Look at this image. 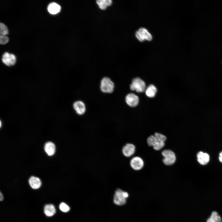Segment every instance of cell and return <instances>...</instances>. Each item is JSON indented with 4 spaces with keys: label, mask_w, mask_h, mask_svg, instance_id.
<instances>
[{
    "label": "cell",
    "mask_w": 222,
    "mask_h": 222,
    "mask_svg": "<svg viewBox=\"0 0 222 222\" xmlns=\"http://www.w3.org/2000/svg\"><path fill=\"white\" fill-rule=\"evenodd\" d=\"M129 194L126 191L118 189L115 191L113 197V202L116 205L121 206L125 204L126 202Z\"/></svg>",
    "instance_id": "cell-1"
},
{
    "label": "cell",
    "mask_w": 222,
    "mask_h": 222,
    "mask_svg": "<svg viewBox=\"0 0 222 222\" xmlns=\"http://www.w3.org/2000/svg\"><path fill=\"white\" fill-rule=\"evenodd\" d=\"M114 87V84L110 78L104 77L101 80L100 88L103 92L111 93L113 91Z\"/></svg>",
    "instance_id": "cell-2"
},
{
    "label": "cell",
    "mask_w": 222,
    "mask_h": 222,
    "mask_svg": "<svg viewBox=\"0 0 222 222\" xmlns=\"http://www.w3.org/2000/svg\"><path fill=\"white\" fill-rule=\"evenodd\" d=\"M146 88L145 82L139 77L134 78L130 86V88L131 90L135 91L138 92H143L146 90Z\"/></svg>",
    "instance_id": "cell-3"
},
{
    "label": "cell",
    "mask_w": 222,
    "mask_h": 222,
    "mask_svg": "<svg viewBox=\"0 0 222 222\" xmlns=\"http://www.w3.org/2000/svg\"><path fill=\"white\" fill-rule=\"evenodd\" d=\"M163 157L162 161L166 165H171L174 164L176 161V157L175 153L170 150H165L162 152Z\"/></svg>",
    "instance_id": "cell-4"
},
{
    "label": "cell",
    "mask_w": 222,
    "mask_h": 222,
    "mask_svg": "<svg viewBox=\"0 0 222 222\" xmlns=\"http://www.w3.org/2000/svg\"><path fill=\"white\" fill-rule=\"evenodd\" d=\"M135 36L137 39L141 42L146 40L150 41L152 39L151 34L147 29L143 27L140 28L136 32Z\"/></svg>",
    "instance_id": "cell-5"
},
{
    "label": "cell",
    "mask_w": 222,
    "mask_h": 222,
    "mask_svg": "<svg viewBox=\"0 0 222 222\" xmlns=\"http://www.w3.org/2000/svg\"><path fill=\"white\" fill-rule=\"evenodd\" d=\"M131 167L135 170H139L143 167L144 162L143 159L138 156L132 158L130 162Z\"/></svg>",
    "instance_id": "cell-6"
},
{
    "label": "cell",
    "mask_w": 222,
    "mask_h": 222,
    "mask_svg": "<svg viewBox=\"0 0 222 222\" xmlns=\"http://www.w3.org/2000/svg\"><path fill=\"white\" fill-rule=\"evenodd\" d=\"M125 101L126 104L130 106L134 107L138 104V97L133 93L128 94L125 97Z\"/></svg>",
    "instance_id": "cell-7"
},
{
    "label": "cell",
    "mask_w": 222,
    "mask_h": 222,
    "mask_svg": "<svg viewBox=\"0 0 222 222\" xmlns=\"http://www.w3.org/2000/svg\"><path fill=\"white\" fill-rule=\"evenodd\" d=\"M2 60L3 62L6 65L11 66L15 64L16 58L14 54L6 52L3 55Z\"/></svg>",
    "instance_id": "cell-8"
},
{
    "label": "cell",
    "mask_w": 222,
    "mask_h": 222,
    "mask_svg": "<svg viewBox=\"0 0 222 222\" xmlns=\"http://www.w3.org/2000/svg\"><path fill=\"white\" fill-rule=\"evenodd\" d=\"M135 151V146L131 143H127L122 149V152L125 157H129L132 156Z\"/></svg>",
    "instance_id": "cell-9"
},
{
    "label": "cell",
    "mask_w": 222,
    "mask_h": 222,
    "mask_svg": "<svg viewBox=\"0 0 222 222\" xmlns=\"http://www.w3.org/2000/svg\"><path fill=\"white\" fill-rule=\"evenodd\" d=\"M73 107L77 114L79 115L83 114L86 111V107L84 103L80 101L75 102L73 104Z\"/></svg>",
    "instance_id": "cell-10"
},
{
    "label": "cell",
    "mask_w": 222,
    "mask_h": 222,
    "mask_svg": "<svg viewBox=\"0 0 222 222\" xmlns=\"http://www.w3.org/2000/svg\"><path fill=\"white\" fill-rule=\"evenodd\" d=\"M197 158L198 162L202 165L207 164L210 160L209 155L202 151H199L197 153Z\"/></svg>",
    "instance_id": "cell-11"
},
{
    "label": "cell",
    "mask_w": 222,
    "mask_h": 222,
    "mask_svg": "<svg viewBox=\"0 0 222 222\" xmlns=\"http://www.w3.org/2000/svg\"><path fill=\"white\" fill-rule=\"evenodd\" d=\"M29 184L31 187L35 189L39 188L41 185V182L38 177L31 176L29 180Z\"/></svg>",
    "instance_id": "cell-12"
},
{
    "label": "cell",
    "mask_w": 222,
    "mask_h": 222,
    "mask_svg": "<svg viewBox=\"0 0 222 222\" xmlns=\"http://www.w3.org/2000/svg\"><path fill=\"white\" fill-rule=\"evenodd\" d=\"M55 145L53 142H49L45 143L44 146V150L48 155H53L55 153Z\"/></svg>",
    "instance_id": "cell-13"
},
{
    "label": "cell",
    "mask_w": 222,
    "mask_h": 222,
    "mask_svg": "<svg viewBox=\"0 0 222 222\" xmlns=\"http://www.w3.org/2000/svg\"><path fill=\"white\" fill-rule=\"evenodd\" d=\"M44 211L45 215L48 217L53 216L56 212L55 207L52 204L46 205L44 207Z\"/></svg>",
    "instance_id": "cell-14"
},
{
    "label": "cell",
    "mask_w": 222,
    "mask_h": 222,
    "mask_svg": "<svg viewBox=\"0 0 222 222\" xmlns=\"http://www.w3.org/2000/svg\"><path fill=\"white\" fill-rule=\"evenodd\" d=\"M61 9L60 6L55 2L50 3L48 6L47 10L49 13L54 14L59 13Z\"/></svg>",
    "instance_id": "cell-15"
},
{
    "label": "cell",
    "mask_w": 222,
    "mask_h": 222,
    "mask_svg": "<svg viewBox=\"0 0 222 222\" xmlns=\"http://www.w3.org/2000/svg\"><path fill=\"white\" fill-rule=\"evenodd\" d=\"M157 92L156 87L153 84L149 85L145 90L146 95L150 98L154 97L155 96Z\"/></svg>",
    "instance_id": "cell-16"
},
{
    "label": "cell",
    "mask_w": 222,
    "mask_h": 222,
    "mask_svg": "<svg viewBox=\"0 0 222 222\" xmlns=\"http://www.w3.org/2000/svg\"><path fill=\"white\" fill-rule=\"evenodd\" d=\"M207 222H222V219L218 212L214 211L212 212L210 216L207 219Z\"/></svg>",
    "instance_id": "cell-17"
},
{
    "label": "cell",
    "mask_w": 222,
    "mask_h": 222,
    "mask_svg": "<svg viewBox=\"0 0 222 222\" xmlns=\"http://www.w3.org/2000/svg\"><path fill=\"white\" fill-rule=\"evenodd\" d=\"M97 3L101 9L104 10L111 5L112 2L111 0H98L97 1Z\"/></svg>",
    "instance_id": "cell-18"
},
{
    "label": "cell",
    "mask_w": 222,
    "mask_h": 222,
    "mask_svg": "<svg viewBox=\"0 0 222 222\" xmlns=\"http://www.w3.org/2000/svg\"><path fill=\"white\" fill-rule=\"evenodd\" d=\"M157 140L154 135H151L149 136L147 139V142L148 145L150 146L153 147L155 144Z\"/></svg>",
    "instance_id": "cell-19"
},
{
    "label": "cell",
    "mask_w": 222,
    "mask_h": 222,
    "mask_svg": "<svg viewBox=\"0 0 222 222\" xmlns=\"http://www.w3.org/2000/svg\"><path fill=\"white\" fill-rule=\"evenodd\" d=\"M156 139L160 142H164L166 139V138L164 135L158 133H156L154 135Z\"/></svg>",
    "instance_id": "cell-20"
},
{
    "label": "cell",
    "mask_w": 222,
    "mask_h": 222,
    "mask_svg": "<svg viewBox=\"0 0 222 222\" xmlns=\"http://www.w3.org/2000/svg\"><path fill=\"white\" fill-rule=\"evenodd\" d=\"M0 33L1 35H5L8 33L7 27L3 23H1L0 24Z\"/></svg>",
    "instance_id": "cell-21"
},
{
    "label": "cell",
    "mask_w": 222,
    "mask_h": 222,
    "mask_svg": "<svg viewBox=\"0 0 222 222\" xmlns=\"http://www.w3.org/2000/svg\"><path fill=\"white\" fill-rule=\"evenodd\" d=\"M59 208L62 212H66L70 210L69 207L64 203H61L60 205Z\"/></svg>",
    "instance_id": "cell-22"
},
{
    "label": "cell",
    "mask_w": 222,
    "mask_h": 222,
    "mask_svg": "<svg viewBox=\"0 0 222 222\" xmlns=\"http://www.w3.org/2000/svg\"><path fill=\"white\" fill-rule=\"evenodd\" d=\"M157 140L156 143L153 147L155 150H158L162 149L165 146V144L164 142H160Z\"/></svg>",
    "instance_id": "cell-23"
},
{
    "label": "cell",
    "mask_w": 222,
    "mask_h": 222,
    "mask_svg": "<svg viewBox=\"0 0 222 222\" xmlns=\"http://www.w3.org/2000/svg\"><path fill=\"white\" fill-rule=\"evenodd\" d=\"M9 40V38L5 35H0V43L1 44H4L7 43Z\"/></svg>",
    "instance_id": "cell-24"
},
{
    "label": "cell",
    "mask_w": 222,
    "mask_h": 222,
    "mask_svg": "<svg viewBox=\"0 0 222 222\" xmlns=\"http://www.w3.org/2000/svg\"><path fill=\"white\" fill-rule=\"evenodd\" d=\"M219 159L220 161L222 163V151L219 154Z\"/></svg>",
    "instance_id": "cell-25"
},
{
    "label": "cell",
    "mask_w": 222,
    "mask_h": 222,
    "mask_svg": "<svg viewBox=\"0 0 222 222\" xmlns=\"http://www.w3.org/2000/svg\"><path fill=\"white\" fill-rule=\"evenodd\" d=\"M0 200L1 201H2L4 199V197L1 192L0 193Z\"/></svg>",
    "instance_id": "cell-26"
},
{
    "label": "cell",
    "mask_w": 222,
    "mask_h": 222,
    "mask_svg": "<svg viewBox=\"0 0 222 222\" xmlns=\"http://www.w3.org/2000/svg\"><path fill=\"white\" fill-rule=\"evenodd\" d=\"M1 126V121H0V127Z\"/></svg>",
    "instance_id": "cell-27"
}]
</instances>
